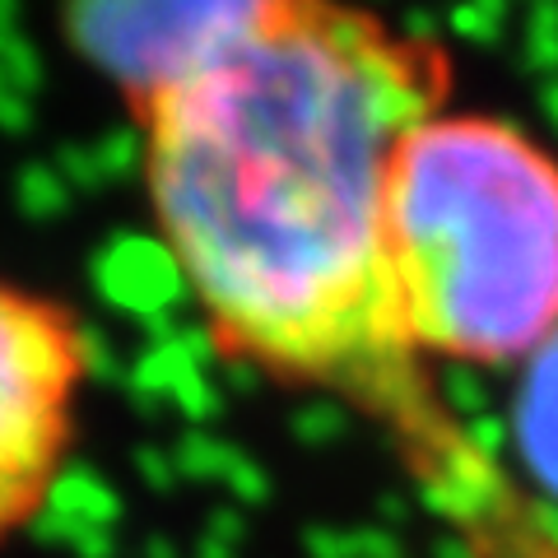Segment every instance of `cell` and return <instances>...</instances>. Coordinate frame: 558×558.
<instances>
[{
  "mask_svg": "<svg viewBox=\"0 0 558 558\" xmlns=\"http://www.w3.org/2000/svg\"><path fill=\"white\" fill-rule=\"evenodd\" d=\"M89 373L94 340L80 312L0 270V549L57 498Z\"/></svg>",
  "mask_w": 558,
  "mask_h": 558,
  "instance_id": "3",
  "label": "cell"
},
{
  "mask_svg": "<svg viewBox=\"0 0 558 558\" xmlns=\"http://www.w3.org/2000/svg\"><path fill=\"white\" fill-rule=\"evenodd\" d=\"M424 33L322 0H252L223 47L131 112L163 252L223 359L326 391L475 488L433 396L387 242L391 159L447 108Z\"/></svg>",
  "mask_w": 558,
  "mask_h": 558,
  "instance_id": "1",
  "label": "cell"
},
{
  "mask_svg": "<svg viewBox=\"0 0 558 558\" xmlns=\"http://www.w3.org/2000/svg\"><path fill=\"white\" fill-rule=\"evenodd\" d=\"M387 242L428 363H531L558 336V159L517 121H418L391 159Z\"/></svg>",
  "mask_w": 558,
  "mask_h": 558,
  "instance_id": "2",
  "label": "cell"
},
{
  "mask_svg": "<svg viewBox=\"0 0 558 558\" xmlns=\"http://www.w3.org/2000/svg\"><path fill=\"white\" fill-rule=\"evenodd\" d=\"M526 387L517 396V442L531 475L558 494V336L526 363Z\"/></svg>",
  "mask_w": 558,
  "mask_h": 558,
  "instance_id": "5",
  "label": "cell"
},
{
  "mask_svg": "<svg viewBox=\"0 0 558 558\" xmlns=\"http://www.w3.org/2000/svg\"><path fill=\"white\" fill-rule=\"evenodd\" d=\"M252 0H191V5H84L65 14L70 47L135 112L159 89L191 75L247 20Z\"/></svg>",
  "mask_w": 558,
  "mask_h": 558,
  "instance_id": "4",
  "label": "cell"
}]
</instances>
